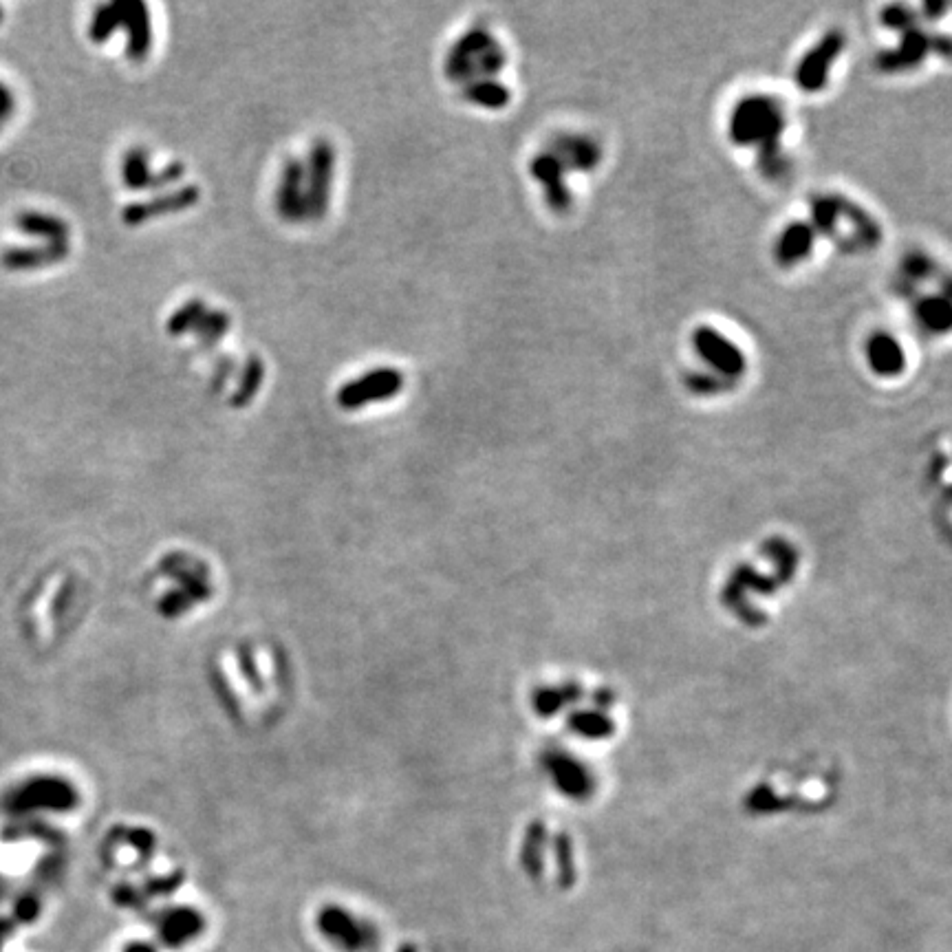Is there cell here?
<instances>
[{"instance_id": "cell-1", "label": "cell", "mask_w": 952, "mask_h": 952, "mask_svg": "<svg viewBox=\"0 0 952 952\" xmlns=\"http://www.w3.org/2000/svg\"><path fill=\"white\" fill-rule=\"evenodd\" d=\"M787 128L783 104L772 95L752 93L734 104L728 119V137L739 148H761L763 161L776 166L778 142Z\"/></svg>"}, {"instance_id": "cell-2", "label": "cell", "mask_w": 952, "mask_h": 952, "mask_svg": "<svg viewBox=\"0 0 952 952\" xmlns=\"http://www.w3.org/2000/svg\"><path fill=\"white\" fill-rule=\"evenodd\" d=\"M847 47V38L840 29H831L798 60L794 80L803 93H820L825 89L831 71Z\"/></svg>"}, {"instance_id": "cell-3", "label": "cell", "mask_w": 952, "mask_h": 952, "mask_svg": "<svg viewBox=\"0 0 952 952\" xmlns=\"http://www.w3.org/2000/svg\"><path fill=\"white\" fill-rule=\"evenodd\" d=\"M692 349L721 380H739L748 369V360H745V353L739 346L728 335L708 327V324H701V327L692 331Z\"/></svg>"}, {"instance_id": "cell-4", "label": "cell", "mask_w": 952, "mask_h": 952, "mask_svg": "<svg viewBox=\"0 0 952 952\" xmlns=\"http://www.w3.org/2000/svg\"><path fill=\"white\" fill-rule=\"evenodd\" d=\"M322 937L342 952H366L375 946V930L344 908H324L318 917Z\"/></svg>"}, {"instance_id": "cell-5", "label": "cell", "mask_w": 952, "mask_h": 952, "mask_svg": "<svg viewBox=\"0 0 952 952\" xmlns=\"http://www.w3.org/2000/svg\"><path fill=\"white\" fill-rule=\"evenodd\" d=\"M935 38L937 36H930L919 25L908 29L900 34V42H897L895 49L880 53L878 60H875V67L884 73L911 71L928 58V53H935Z\"/></svg>"}, {"instance_id": "cell-6", "label": "cell", "mask_w": 952, "mask_h": 952, "mask_svg": "<svg viewBox=\"0 0 952 952\" xmlns=\"http://www.w3.org/2000/svg\"><path fill=\"white\" fill-rule=\"evenodd\" d=\"M864 357L873 375L895 380L906 371V351L902 342L889 331H875L864 344Z\"/></svg>"}, {"instance_id": "cell-7", "label": "cell", "mask_w": 952, "mask_h": 952, "mask_svg": "<svg viewBox=\"0 0 952 952\" xmlns=\"http://www.w3.org/2000/svg\"><path fill=\"white\" fill-rule=\"evenodd\" d=\"M816 230L809 221L787 223L774 243V261L778 267H798L814 254Z\"/></svg>"}, {"instance_id": "cell-8", "label": "cell", "mask_w": 952, "mask_h": 952, "mask_svg": "<svg viewBox=\"0 0 952 952\" xmlns=\"http://www.w3.org/2000/svg\"><path fill=\"white\" fill-rule=\"evenodd\" d=\"M69 256V243H47L42 247H12L3 252L0 263L9 272H29L53 263H60Z\"/></svg>"}, {"instance_id": "cell-9", "label": "cell", "mask_w": 952, "mask_h": 952, "mask_svg": "<svg viewBox=\"0 0 952 952\" xmlns=\"http://www.w3.org/2000/svg\"><path fill=\"white\" fill-rule=\"evenodd\" d=\"M203 930V917L190 908H177V911H168L159 919V937L168 948H181L188 941L199 937Z\"/></svg>"}, {"instance_id": "cell-10", "label": "cell", "mask_w": 952, "mask_h": 952, "mask_svg": "<svg viewBox=\"0 0 952 952\" xmlns=\"http://www.w3.org/2000/svg\"><path fill=\"white\" fill-rule=\"evenodd\" d=\"M913 313L928 333L946 335L952 331V298L946 294L922 296L915 302Z\"/></svg>"}, {"instance_id": "cell-11", "label": "cell", "mask_w": 952, "mask_h": 952, "mask_svg": "<svg viewBox=\"0 0 952 952\" xmlns=\"http://www.w3.org/2000/svg\"><path fill=\"white\" fill-rule=\"evenodd\" d=\"M122 175H124L126 186L133 188V190H139V188H157V186H164V183H168V181L179 179L181 166H172V168H168V170L164 172V175L150 177V172H148V153H146V150L135 148V150H131V153H128L126 159H124Z\"/></svg>"}, {"instance_id": "cell-12", "label": "cell", "mask_w": 952, "mask_h": 952, "mask_svg": "<svg viewBox=\"0 0 952 952\" xmlns=\"http://www.w3.org/2000/svg\"><path fill=\"white\" fill-rule=\"evenodd\" d=\"M562 168H571V170H591L598 166L600 161V148L595 142L587 137H578V135H567L562 137V142L558 144V153L554 155Z\"/></svg>"}, {"instance_id": "cell-13", "label": "cell", "mask_w": 952, "mask_h": 952, "mask_svg": "<svg viewBox=\"0 0 952 952\" xmlns=\"http://www.w3.org/2000/svg\"><path fill=\"white\" fill-rule=\"evenodd\" d=\"M124 27H128V56L133 60H144L150 49V18L148 9L142 3H124Z\"/></svg>"}, {"instance_id": "cell-14", "label": "cell", "mask_w": 952, "mask_h": 952, "mask_svg": "<svg viewBox=\"0 0 952 952\" xmlns=\"http://www.w3.org/2000/svg\"><path fill=\"white\" fill-rule=\"evenodd\" d=\"M192 201H197V190H181L177 194H166V197H159L148 203H135L131 205V208L124 210V221L128 225H137L150 219V216L186 208V205H190Z\"/></svg>"}, {"instance_id": "cell-15", "label": "cell", "mask_w": 952, "mask_h": 952, "mask_svg": "<svg viewBox=\"0 0 952 952\" xmlns=\"http://www.w3.org/2000/svg\"><path fill=\"white\" fill-rule=\"evenodd\" d=\"M16 227L23 234L47 238L49 243H67L69 225L58 216L40 214V212H23L16 216Z\"/></svg>"}, {"instance_id": "cell-16", "label": "cell", "mask_w": 952, "mask_h": 952, "mask_svg": "<svg viewBox=\"0 0 952 952\" xmlns=\"http://www.w3.org/2000/svg\"><path fill=\"white\" fill-rule=\"evenodd\" d=\"M534 172H536V177L547 186L551 203L558 205V208H562V205H565V208H567V205H569V192H567V188H565V177H562V172H565V168H562L560 161H558L554 155L538 157V161L534 164Z\"/></svg>"}, {"instance_id": "cell-17", "label": "cell", "mask_w": 952, "mask_h": 952, "mask_svg": "<svg viewBox=\"0 0 952 952\" xmlns=\"http://www.w3.org/2000/svg\"><path fill=\"white\" fill-rule=\"evenodd\" d=\"M124 27V3H113V5H102L95 12V18L89 29V36L93 42H106L113 36V31Z\"/></svg>"}, {"instance_id": "cell-18", "label": "cell", "mask_w": 952, "mask_h": 952, "mask_svg": "<svg viewBox=\"0 0 952 952\" xmlns=\"http://www.w3.org/2000/svg\"><path fill=\"white\" fill-rule=\"evenodd\" d=\"M880 23L886 29L897 31V34H904V31L919 25V16H917V12H913V9L906 7V5H889L880 14Z\"/></svg>"}, {"instance_id": "cell-19", "label": "cell", "mask_w": 952, "mask_h": 952, "mask_svg": "<svg viewBox=\"0 0 952 952\" xmlns=\"http://www.w3.org/2000/svg\"><path fill=\"white\" fill-rule=\"evenodd\" d=\"M717 377L719 375H706V373H692L688 377V388L692 393H697V395H714V393H719L721 388H719V382H717Z\"/></svg>"}, {"instance_id": "cell-20", "label": "cell", "mask_w": 952, "mask_h": 952, "mask_svg": "<svg viewBox=\"0 0 952 952\" xmlns=\"http://www.w3.org/2000/svg\"><path fill=\"white\" fill-rule=\"evenodd\" d=\"M904 272L911 278H926L928 274H933V263L924 254H911L904 261Z\"/></svg>"}, {"instance_id": "cell-21", "label": "cell", "mask_w": 952, "mask_h": 952, "mask_svg": "<svg viewBox=\"0 0 952 952\" xmlns=\"http://www.w3.org/2000/svg\"><path fill=\"white\" fill-rule=\"evenodd\" d=\"M38 911H40V904H38L36 897L25 895L23 900H18V904H16V919H18V922L29 924L38 917Z\"/></svg>"}, {"instance_id": "cell-22", "label": "cell", "mask_w": 952, "mask_h": 952, "mask_svg": "<svg viewBox=\"0 0 952 952\" xmlns=\"http://www.w3.org/2000/svg\"><path fill=\"white\" fill-rule=\"evenodd\" d=\"M14 108H16L14 93L7 89V84L0 82V122H3V119H7L9 115H12Z\"/></svg>"}, {"instance_id": "cell-23", "label": "cell", "mask_w": 952, "mask_h": 952, "mask_svg": "<svg viewBox=\"0 0 952 952\" xmlns=\"http://www.w3.org/2000/svg\"><path fill=\"white\" fill-rule=\"evenodd\" d=\"M12 930H14V924L12 922H7V919H0V944H3V941L12 935Z\"/></svg>"}, {"instance_id": "cell-24", "label": "cell", "mask_w": 952, "mask_h": 952, "mask_svg": "<svg viewBox=\"0 0 952 952\" xmlns=\"http://www.w3.org/2000/svg\"><path fill=\"white\" fill-rule=\"evenodd\" d=\"M124 952H157L155 946L144 944V941H137V944H131Z\"/></svg>"}, {"instance_id": "cell-25", "label": "cell", "mask_w": 952, "mask_h": 952, "mask_svg": "<svg viewBox=\"0 0 952 952\" xmlns=\"http://www.w3.org/2000/svg\"><path fill=\"white\" fill-rule=\"evenodd\" d=\"M0 20H3V9H0Z\"/></svg>"}]
</instances>
